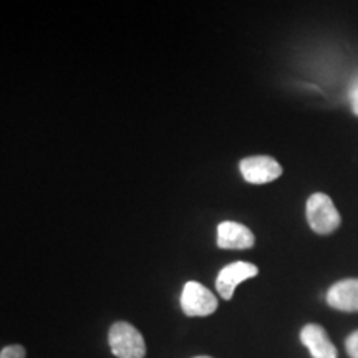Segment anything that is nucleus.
<instances>
[{
	"mask_svg": "<svg viewBox=\"0 0 358 358\" xmlns=\"http://www.w3.org/2000/svg\"><path fill=\"white\" fill-rule=\"evenodd\" d=\"M307 222L313 232L320 236L332 234L337 231L342 222L340 213L335 208L334 201L330 196L324 194V192H313L310 198L307 199Z\"/></svg>",
	"mask_w": 358,
	"mask_h": 358,
	"instance_id": "1",
	"label": "nucleus"
},
{
	"mask_svg": "<svg viewBox=\"0 0 358 358\" xmlns=\"http://www.w3.org/2000/svg\"><path fill=\"white\" fill-rule=\"evenodd\" d=\"M111 353L118 358H145L146 343L140 330L128 322H116L108 334Z\"/></svg>",
	"mask_w": 358,
	"mask_h": 358,
	"instance_id": "2",
	"label": "nucleus"
},
{
	"mask_svg": "<svg viewBox=\"0 0 358 358\" xmlns=\"http://www.w3.org/2000/svg\"><path fill=\"white\" fill-rule=\"evenodd\" d=\"M181 308L187 317H208L216 312L217 299L203 284L189 280L182 287Z\"/></svg>",
	"mask_w": 358,
	"mask_h": 358,
	"instance_id": "3",
	"label": "nucleus"
},
{
	"mask_svg": "<svg viewBox=\"0 0 358 358\" xmlns=\"http://www.w3.org/2000/svg\"><path fill=\"white\" fill-rule=\"evenodd\" d=\"M259 274V268L250 262L237 261L232 264H227L226 267H222L219 271L217 279H216V289L224 301H231L234 297V292L237 285L241 282L252 279Z\"/></svg>",
	"mask_w": 358,
	"mask_h": 358,
	"instance_id": "4",
	"label": "nucleus"
},
{
	"mask_svg": "<svg viewBox=\"0 0 358 358\" xmlns=\"http://www.w3.org/2000/svg\"><path fill=\"white\" fill-rule=\"evenodd\" d=\"M241 173L252 185H266L282 174V166L271 156H250L241 161Z\"/></svg>",
	"mask_w": 358,
	"mask_h": 358,
	"instance_id": "5",
	"label": "nucleus"
},
{
	"mask_svg": "<svg viewBox=\"0 0 358 358\" xmlns=\"http://www.w3.org/2000/svg\"><path fill=\"white\" fill-rule=\"evenodd\" d=\"M302 345L310 352L313 358H337L338 352L330 340L329 334L319 324H307L301 330Z\"/></svg>",
	"mask_w": 358,
	"mask_h": 358,
	"instance_id": "6",
	"label": "nucleus"
},
{
	"mask_svg": "<svg viewBox=\"0 0 358 358\" xmlns=\"http://www.w3.org/2000/svg\"><path fill=\"white\" fill-rule=\"evenodd\" d=\"M325 301L340 312H358V279H343L327 290Z\"/></svg>",
	"mask_w": 358,
	"mask_h": 358,
	"instance_id": "7",
	"label": "nucleus"
},
{
	"mask_svg": "<svg viewBox=\"0 0 358 358\" xmlns=\"http://www.w3.org/2000/svg\"><path fill=\"white\" fill-rule=\"evenodd\" d=\"M254 243L252 231L244 224L224 221L217 226V245L221 249H250Z\"/></svg>",
	"mask_w": 358,
	"mask_h": 358,
	"instance_id": "8",
	"label": "nucleus"
},
{
	"mask_svg": "<svg viewBox=\"0 0 358 358\" xmlns=\"http://www.w3.org/2000/svg\"><path fill=\"white\" fill-rule=\"evenodd\" d=\"M25 348L22 345H7L0 352V358H25Z\"/></svg>",
	"mask_w": 358,
	"mask_h": 358,
	"instance_id": "9",
	"label": "nucleus"
},
{
	"mask_svg": "<svg viewBox=\"0 0 358 358\" xmlns=\"http://www.w3.org/2000/svg\"><path fill=\"white\" fill-rule=\"evenodd\" d=\"M348 98H350V106L353 113L358 116V73L355 75V78L352 80L350 88H348Z\"/></svg>",
	"mask_w": 358,
	"mask_h": 358,
	"instance_id": "10",
	"label": "nucleus"
},
{
	"mask_svg": "<svg viewBox=\"0 0 358 358\" xmlns=\"http://www.w3.org/2000/svg\"><path fill=\"white\" fill-rule=\"evenodd\" d=\"M345 348L350 358H358V330L352 332L345 340Z\"/></svg>",
	"mask_w": 358,
	"mask_h": 358,
	"instance_id": "11",
	"label": "nucleus"
},
{
	"mask_svg": "<svg viewBox=\"0 0 358 358\" xmlns=\"http://www.w3.org/2000/svg\"><path fill=\"white\" fill-rule=\"evenodd\" d=\"M194 358H213V357H208V355H201V357H194Z\"/></svg>",
	"mask_w": 358,
	"mask_h": 358,
	"instance_id": "12",
	"label": "nucleus"
}]
</instances>
